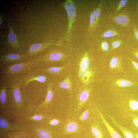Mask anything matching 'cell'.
Here are the masks:
<instances>
[{
  "label": "cell",
  "instance_id": "obj_1",
  "mask_svg": "<svg viewBox=\"0 0 138 138\" xmlns=\"http://www.w3.org/2000/svg\"><path fill=\"white\" fill-rule=\"evenodd\" d=\"M100 115L105 126L107 128L112 138H122L121 136L105 120L102 114L100 113Z\"/></svg>",
  "mask_w": 138,
  "mask_h": 138
},
{
  "label": "cell",
  "instance_id": "obj_2",
  "mask_svg": "<svg viewBox=\"0 0 138 138\" xmlns=\"http://www.w3.org/2000/svg\"><path fill=\"white\" fill-rule=\"evenodd\" d=\"M109 117L110 118L113 123L121 131L125 138H134V135L131 132L119 124L112 117L109 116Z\"/></svg>",
  "mask_w": 138,
  "mask_h": 138
},
{
  "label": "cell",
  "instance_id": "obj_3",
  "mask_svg": "<svg viewBox=\"0 0 138 138\" xmlns=\"http://www.w3.org/2000/svg\"><path fill=\"white\" fill-rule=\"evenodd\" d=\"M65 8L69 17L71 19L74 18L76 16V12L74 4L70 2H69L66 4Z\"/></svg>",
  "mask_w": 138,
  "mask_h": 138
},
{
  "label": "cell",
  "instance_id": "obj_4",
  "mask_svg": "<svg viewBox=\"0 0 138 138\" xmlns=\"http://www.w3.org/2000/svg\"><path fill=\"white\" fill-rule=\"evenodd\" d=\"M24 64H19L9 66L7 69L8 72L11 74H15L19 72L25 68Z\"/></svg>",
  "mask_w": 138,
  "mask_h": 138
},
{
  "label": "cell",
  "instance_id": "obj_5",
  "mask_svg": "<svg viewBox=\"0 0 138 138\" xmlns=\"http://www.w3.org/2000/svg\"><path fill=\"white\" fill-rule=\"evenodd\" d=\"M21 58L20 55L17 54H11L8 55L4 58V61L6 63H10L12 62L17 61Z\"/></svg>",
  "mask_w": 138,
  "mask_h": 138
},
{
  "label": "cell",
  "instance_id": "obj_6",
  "mask_svg": "<svg viewBox=\"0 0 138 138\" xmlns=\"http://www.w3.org/2000/svg\"><path fill=\"white\" fill-rule=\"evenodd\" d=\"M101 11L100 9H97L93 12L90 16V22L92 25L95 23V20L101 14Z\"/></svg>",
  "mask_w": 138,
  "mask_h": 138
},
{
  "label": "cell",
  "instance_id": "obj_7",
  "mask_svg": "<svg viewBox=\"0 0 138 138\" xmlns=\"http://www.w3.org/2000/svg\"><path fill=\"white\" fill-rule=\"evenodd\" d=\"M115 21L117 23L123 25L127 24L128 22L127 17L123 15H120L116 17Z\"/></svg>",
  "mask_w": 138,
  "mask_h": 138
},
{
  "label": "cell",
  "instance_id": "obj_8",
  "mask_svg": "<svg viewBox=\"0 0 138 138\" xmlns=\"http://www.w3.org/2000/svg\"><path fill=\"white\" fill-rule=\"evenodd\" d=\"M91 130L93 135L96 138H103L104 135L102 131L96 127H93Z\"/></svg>",
  "mask_w": 138,
  "mask_h": 138
},
{
  "label": "cell",
  "instance_id": "obj_9",
  "mask_svg": "<svg viewBox=\"0 0 138 138\" xmlns=\"http://www.w3.org/2000/svg\"><path fill=\"white\" fill-rule=\"evenodd\" d=\"M129 107L133 111H138V102L134 100H131L128 104Z\"/></svg>",
  "mask_w": 138,
  "mask_h": 138
},
{
  "label": "cell",
  "instance_id": "obj_10",
  "mask_svg": "<svg viewBox=\"0 0 138 138\" xmlns=\"http://www.w3.org/2000/svg\"><path fill=\"white\" fill-rule=\"evenodd\" d=\"M77 125L74 122L69 123L66 127L67 131L69 132H72L76 131L78 129Z\"/></svg>",
  "mask_w": 138,
  "mask_h": 138
},
{
  "label": "cell",
  "instance_id": "obj_11",
  "mask_svg": "<svg viewBox=\"0 0 138 138\" xmlns=\"http://www.w3.org/2000/svg\"><path fill=\"white\" fill-rule=\"evenodd\" d=\"M14 96L15 101L17 103H20L21 97L20 91L17 89H15L14 92Z\"/></svg>",
  "mask_w": 138,
  "mask_h": 138
},
{
  "label": "cell",
  "instance_id": "obj_12",
  "mask_svg": "<svg viewBox=\"0 0 138 138\" xmlns=\"http://www.w3.org/2000/svg\"><path fill=\"white\" fill-rule=\"evenodd\" d=\"M89 64V60L88 58L86 59L84 57L82 62L81 68L82 70H84L86 69Z\"/></svg>",
  "mask_w": 138,
  "mask_h": 138
},
{
  "label": "cell",
  "instance_id": "obj_13",
  "mask_svg": "<svg viewBox=\"0 0 138 138\" xmlns=\"http://www.w3.org/2000/svg\"><path fill=\"white\" fill-rule=\"evenodd\" d=\"M61 54L59 53H53L49 56V58L52 61H56L59 60L62 57Z\"/></svg>",
  "mask_w": 138,
  "mask_h": 138
},
{
  "label": "cell",
  "instance_id": "obj_14",
  "mask_svg": "<svg viewBox=\"0 0 138 138\" xmlns=\"http://www.w3.org/2000/svg\"><path fill=\"white\" fill-rule=\"evenodd\" d=\"M119 85L122 87H129L132 85V83L129 81L121 80L119 81Z\"/></svg>",
  "mask_w": 138,
  "mask_h": 138
},
{
  "label": "cell",
  "instance_id": "obj_15",
  "mask_svg": "<svg viewBox=\"0 0 138 138\" xmlns=\"http://www.w3.org/2000/svg\"><path fill=\"white\" fill-rule=\"evenodd\" d=\"M89 93L86 91H84L81 93L80 94V98L81 101L84 102L86 101L88 98Z\"/></svg>",
  "mask_w": 138,
  "mask_h": 138
},
{
  "label": "cell",
  "instance_id": "obj_16",
  "mask_svg": "<svg viewBox=\"0 0 138 138\" xmlns=\"http://www.w3.org/2000/svg\"><path fill=\"white\" fill-rule=\"evenodd\" d=\"M39 136L40 138H50V137L49 133L44 130H40L38 133Z\"/></svg>",
  "mask_w": 138,
  "mask_h": 138
},
{
  "label": "cell",
  "instance_id": "obj_17",
  "mask_svg": "<svg viewBox=\"0 0 138 138\" xmlns=\"http://www.w3.org/2000/svg\"><path fill=\"white\" fill-rule=\"evenodd\" d=\"M42 47V45L41 44H34L31 46L30 47V51L31 53L34 52L37 50L40 49Z\"/></svg>",
  "mask_w": 138,
  "mask_h": 138
},
{
  "label": "cell",
  "instance_id": "obj_18",
  "mask_svg": "<svg viewBox=\"0 0 138 138\" xmlns=\"http://www.w3.org/2000/svg\"><path fill=\"white\" fill-rule=\"evenodd\" d=\"M116 33L112 30H108L105 32L103 35L104 38H109L115 35Z\"/></svg>",
  "mask_w": 138,
  "mask_h": 138
},
{
  "label": "cell",
  "instance_id": "obj_19",
  "mask_svg": "<svg viewBox=\"0 0 138 138\" xmlns=\"http://www.w3.org/2000/svg\"><path fill=\"white\" fill-rule=\"evenodd\" d=\"M8 40L10 42L12 43H14L16 41V37L14 32H11L9 33L8 36Z\"/></svg>",
  "mask_w": 138,
  "mask_h": 138
},
{
  "label": "cell",
  "instance_id": "obj_20",
  "mask_svg": "<svg viewBox=\"0 0 138 138\" xmlns=\"http://www.w3.org/2000/svg\"><path fill=\"white\" fill-rule=\"evenodd\" d=\"M119 59L117 57H114L111 59L110 62V66L112 68L115 67L118 64Z\"/></svg>",
  "mask_w": 138,
  "mask_h": 138
},
{
  "label": "cell",
  "instance_id": "obj_21",
  "mask_svg": "<svg viewBox=\"0 0 138 138\" xmlns=\"http://www.w3.org/2000/svg\"><path fill=\"white\" fill-rule=\"evenodd\" d=\"M127 2V1L126 0H122L120 2L118 8L116 11V12L120 11L121 9L124 7L126 5Z\"/></svg>",
  "mask_w": 138,
  "mask_h": 138
},
{
  "label": "cell",
  "instance_id": "obj_22",
  "mask_svg": "<svg viewBox=\"0 0 138 138\" xmlns=\"http://www.w3.org/2000/svg\"><path fill=\"white\" fill-rule=\"evenodd\" d=\"M46 78L45 77L43 76H40L37 77L36 78H35L29 81H32V80H36L39 82L43 83L45 82L46 81Z\"/></svg>",
  "mask_w": 138,
  "mask_h": 138
},
{
  "label": "cell",
  "instance_id": "obj_23",
  "mask_svg": "<svg viewBox=\"0 0 138 138\" xmlns=\"http://www.w3.org/2000/svg\"><path fill=\"white\" fill-rule=\"evenodd\" d=\"M8 124L7 122L4 119H0V126L2 128H6L8 127Z\"/></svg>",
  "mask_w": 138,
  "mask_h": 138
},
{
  "label": "cell",
  "instance_id": "obj_24",
  "mask_svg": "<svg viewBox=\"0 0 138 138\" xmlns=\"http://www.w3.org/2000/svg\"><path fill=\"white\" fill-rule=\"evenodd\" d=\"M132 118L133 124L136 128H138V116L136 115H133Z\"/></svg>",
  "mask_w": 138,
  "mask_h": 138
},
{
  "label": "cell",
  "instance_id": "obj_25",
  "mask_svg": "<svg viewBox=\"0 0 138 138\" xmlns=\"http://www.w3.org/2000/svg\"><path fill=\"white\" fill-rule=\"evenodd\" d=\"M60 85L61 88L62 89H68L70 88L69 85L66 82H63L61 83Z\"/></svg>",
  "mask_w": 138,
  "mask_h": 138
},
{
  "label": "cell",
  "instance_id": "obj_26",
  "mask_svg": "<svg viewBox=\"0 0 138 138\" xmlns=\"http://www.w3.org/2000/svg\"><path fill=\"white\" fill-rule=\"evenodd\" d=\"M89 116V113L88 110H86L81 116V118L83 120H85L88 118Z\"/></svg>",
  "mask_w": 138,
  "mask_h": 138
},
{
  "label": "cell",
  "instance_id": "obj_27",
  "mask_svg": "<svg viewBox=\"0 0 138 138\" xmlns=\"http://www.w3.org/2000/svg\"><path fill=\"white\" fill-rule=\"evenodd\" d=\"M6 93L4 91H2L1 94L0 100L1 102L3 103H5L6 101Z\"/></svg>",
  "mask_w": 138,
  "mask_h": 138
},
{
  "label": "cell",
  "instance_id": "obj_28",
  "mask_svg": "<svg viewBox=\"0 0 138 138\" xmlns=\"http://www.w3.org/2000/svg\"><path fill=\"white\" fill-rule=\"evenodd\" d=\"M53 93L51 91H49L48 92L46 97V100L48 101H51L53 97Z\"/></svg>",
  "mask_w": 138,
  "mask_h": 138
},
{
  "label": "cell",
  "instance_id": "obj_29",
  "mask_svg": "<svg viewBox=\"0 0 138 138\" xmlns=\"http://www.w3.org/2000/svg\"><path fill=\"white\" fill-rule=\"evenodd\" d=\"M103 49L104 51H107L109 48V45L107 42H103L102 44Z\"/></svg>",
  "mask_w": 138,
  "mask_h": 138
},
{
  "label": "cell",
  "instance_id": "obj_30",
  "mask_svg": "<svg viewBox=\"0 0 138 138\" xmlns=\"http://www.w3.org/2000/svg\"><path fill=\"white\" fill-rule=\"evenodd\" d=\"M60 68L58 67L51 68L49 69V71L52 73H57L59 71Z\"/></svg>",
  "mask_w": 138,
  "mask_h": 138
},
{
  "label": "cell",
  "instance_id": "obj_31",
  "mask_svg": "<svg viewBox=\"0 0 138 138\" xmlns=\"http://www.w3.org/2000/svg\"><path fill=\"white\" fill-rule=\"evenodd\" d=\"M120 41H117L112 42V45L114 48H116L120 45Z\"/></svg>",
  "mask_w": 138,
  "mask_h": 138
},
{
  "label": "cell",
  "instance_id": "obj_32",
  "mask_svg": "<svg viewBox=\"0 0 138 138\" xmlns=\"http://www.w3.org/2000/svg\"><path fill=\"white\" fill-rule=\"evenodd\" d=\"M42 118L40 115H36L33 117V119L35 120H41Z\"/></svg>",
  "mask_w": 138,
  "mask_h": 138
},
{
  "label": "cell",
  "instance_id": "obj_33",
  "mask_svg": "<svg viewBox=\"0 0 138 138\" xmlns=\"http://www.w3.org/2000/svg\"><path fill=\"white\" fill-rule=\"evenodd\" d=\"M58 123V121L57 120H53L51 123V124L53 125H55L57 124Z\"/></svg>",
  "mask_w": 138,
  "mask_h": 138
},
{
  "label": "cell",
  "instance_id": "obj_34",
  "mask_svg": "<svg viewBox=\"0 0 138 138\" xmlns=\"http://www.w3.org/2000/svg\"><path fill=\"white\" fill-rule=\"evenodd\" d=\"M132 62L134 65L138 70V64L136 62L133 61Z\"/></svg>",
  "mask_w": 138,
  "mask_h": 138
},
{
  "label": "cell",
  "instance_id": "obj_35",
  "mask_svg": "<svg viewBox=\"0 0 138 138\" xmlns=\"http://www.w3.org/2000/svg\"><path fill=\"white\" fill-rule=\"evenodd\" d=\"M135 33L136 38L138 40V31L136 29H135Z\"/></svg>",
  "mask_w": 138,
  "mask_h": 138
},
{
  "label": "cell",
  "instance_id": "obj_36",
  "mask_svg": "<svg viewBox=\"0 0 138 138\" xmlns=\"http://www.w3.org/2000/svg\"><path fill=\"white\" fill-rule=\"evenodd\" d=\"M136 57L138 59V52L136 53Z\"/></svg>",
  "mask_w": 138,
  "mask_h": 138
},
{
  "label": "cell",
  "instance_id": "obj_37",
  "mask_svg": "<svg viewBox=\"0 0 138 138\" xmlns=\"http://www.w3.org/2000/svg\"><path fill=\"white\" fill-rule=\"evenodd\" d=\"M136 138H138V134H136Z\"/></svg>",
  "mask_w": 138,
  "mask_h": 138
},
{
  "label": "cell",
  "instance_id": "obj_38",
  "mask_svg": "<svg viewBox=\"0 0 138 138\" xmlns=\"http://www.w3.org/2000/svg\"><path fill=\"white\" fill-rule=\"evenodd\" d=\"M137 6H138V4H137Z\"/></svg>",
  "mask_w": 138,
  "mask_h": 138
},
{
  "label": "cell",
  "instance_id": "obj_39",
  "mask_svg": "<svg viewBox=\"0 0 138 138\" xmlns=\"http://www.w3.org/2000/svg\"><path fill=\"white\" fill-rule=\"evenodd\" d=\"M1 22H0V25H1Z\"/></svg>",
  "mask_w": 138,
  "mask_h": 138
}]
</instances>
